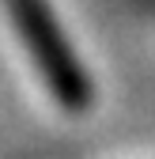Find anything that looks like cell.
I'll return each mask as SVG.
<instances>
[{
  "instance_id": "1",
  "label": "cell",
  "mask_w": 155,
  "mask_h": 159,
  "mask_svg": "<svg viewBox=\"0 0 155 159\" xmlns=\"http://www.w3.org/2000/svg\"><path fill=\"white\" fill-rule=\"evenodd\" d=\"M4 4H8V15H11L19 38H23V46L30 49L38 72H42L49 95L72 114L87 110L91 106V80L80 68V57L72 53L61 23L53 19L49 0H4Z\"/></svg>"
}]
</instances>
